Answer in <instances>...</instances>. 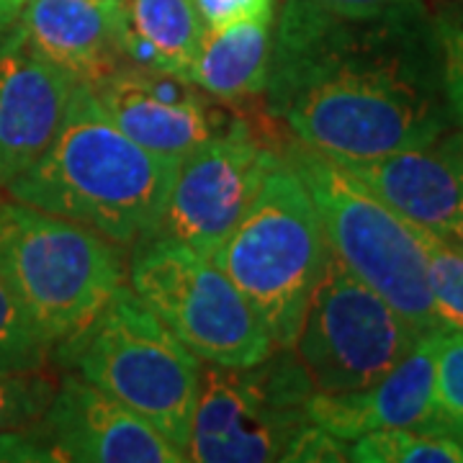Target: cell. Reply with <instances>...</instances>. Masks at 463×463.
Returning <instances> with one entry per match:
<instances>
[{"mask_svg": "<svg viewBox=\"0 0 463 463\" xmlns=\"http://www.w3.org/2000/svg\"><path fill=\"white\" fill-rule=\"evenodd\" d=\"M273 24L268 111L301 145L365 160L456 129L430 14L345 21L283 0Z\"/></svg>", "mask_w": 463, "mask_h": 463, "instance_id": "6da1fadb", "label": "cell"}, {"mask_svg": "<svg viewBox=\"0 0 463 463\" xmlns=\"http://www.w3.org/2000/svg\"><path fill=\"white\" fill-rule=\"evenodd\" d=\"M173 173V163L139 147L106 116L93 90L75 83L47 149L5 191L134 248L157 227Z\"/></svg>", "mask_w": 463, "mask_h": 463, "instance_id": "7a4b0ae2", "label": "cell"}, {"mask_svg": "<svg viewBox=\"0 0 463 463\" xmlns=\"http://www.w3.org/2000/svg\"><path fill=\"white\" fill-rule=\"evenodd\" d=\"M0 270L50 353L88 330L127 283L118 242L16 199L0 201Z\"/></svg>", "mask_w": 463, "mask_h": 463, "instance_id": "3957f363", "label": "cell"}, {"mask_svg": "<svg viewBox=\"0 0 463 463\" xmlns=\"http://www.w3.org/2000/svg\"><path fill=\"white\" fill-rule=\"evenodd\" d=\"M327 255L304 181L279 155L214 260L248 298L273 345L291 347Z\"/></svg>", "mask_w": 463, "mask_h": 463, "instance_id": "277c9868", "label": "cell"}, {"mask_svg": "<svg viewBox=\"0 0 463 463\" xmlns=\"http://www.w3.org/2000/svg\"><path fill=\"white\" fill-rule=\"evenodd\" d=\"M54 353L185 453L203 361L167 330L132 286L124 283L88 330Z\"/></svg>", "mask_w": 463, "mask_h": 463, "instance_id": "5b68a950", "label": "cell"}, {"mask_svg": "<svg viewBox=\"0 0 463 463\" xmlns=\"http://www.w3.org/2000/svg\"><path fill=\"white\" fill-rule=\"evenodd\" d=\"M281 157L307 185L325 240L347 270L386 298L420 335L443 330L432 307L425 250L412 222L365 191L332 157L297 139L283 145Z\"/></svg>", "mask_w": 463, "mask_h": 463, "instance_id": "8992f818", "label": "cell"}, {"mask_svg": "<svg viewBox=\"0 0 463 463\" xmlns=\"http://www.w3.org/2000/svg\"><path fill=\"white\" fill-rule=\"evenodd\" d=\"M129 286L203 364L252 365L273 340L212 255L167 237L134 245Z\"/></svg>", "mask_w": 463, "mask_h": 463, "instance_id": "52a82bcc", "label": "cell"}, {"mask_svg": "<svg viewBox=\"0 0 463 463\" xmlns=\"http://www.w3.org/2000/svg\"><path fill=\"white\" fill-rule=\"evenodd\" d=\"M312 381L291 347H273L252 365H203L185 461H283L309 425Z\"/></svg>", "mask_w": 463, "mask_h": 463, "instance_id": "ba28073f", "label": "cell"}, {"mask_svg": "<svg viewBox=\"0 0 463 463\" xmlns=\"http://www.w3.org/2000/svg\"><path fill=\"white\" fill-rule=\"evenodd\" d=\"M422 335L365 286L327 245L291 353L315 392H358L410 353Z\"/></svg>", "mask_w": 463, "mask_h": 463, "instance_id": "9c48e42d", "label": "cell"}, {"mask_svg": "<svg viewBox=\"0 0 463 463\" xmlns=\"http://www.w3.org/2000/svg\"><path fill=\"white\" fill-rule=\"evenodd\" d=\"M279 149L234 118L175 165L165 206L149 237H167L214 258L248 212Z\"/></svg>", "mask_w": 463, "mask_h": 463, "instance_id": "30bf717a", "label": "cell"}, {"mask_svg": "<svg viewBox=\"0 0 463 463\" xmlns=\"http://www.w3.org/2000/svg\"><path fill=\"white\" fill-rule=\"evenodd\" d=\"M50 463H183L185 453L145 417L67 373L42 417L24 425Z\"/></svg>", "mask_w": 463, "mask_h": 463, "instance_id": "8fae6325", "label": "cell"}, {"mask_svg": "<svg viewBox=\"0 0 463 463\" xmlns=\"http://www.w3.org/2000/svg\"><path fill=\"white\" fill-rule=\"evenodd\" d=\"M88 88L121 132L173 165L219 132L196 85L173 72L124 65Z\"/></svg>", "mask_w": 463, "mask_h": 463, "instance_id": "7c38bea8", "label": "cell"}, {"mask_svg": "<svg viewBox=\"0 0 463 463\" xmlns=\"http://www.w3.org/2000/svg\"><path fill=\"white\" fill-rule=\"evenodd\" d=\"M407 222L450 237L463 199V132L365 160H335Z\"/></svg>", "mask_w": 463, "mask_h": 463, "instance_id": "4fadbf2b", "label": "cell"}, {"mask_svg": "<svg viewBox=\"0 0 463 463\" xmlns=\"http://www.w3.org/2000/svg\"><path fill=\"white\" fill-rule=\"evenodd\" d=\"M75 80L33 54L16 26L0 39V191L47 149Z\"/></svg>", "mask_w": 463, "mask_h": 463, "instance_id": "5bb4252c", "label": "cell"}, {"mask_svg": "<svg viewBox=\"0 0 463 463\" xmlns=\"http://www.w3.org/2000/svg\"><path fill=\"white\" fill-rule=\"evenodd\" d=\"M440 332H425L386 376L365 389L345 394L315 392L307 402L309 422L347 443L376 430L430 432L432 379Z\"/></svg>", "mask_w": 463, "mask_h": 463, "instance_id": "9a60e30c", "label": "cell"}, {"mask_svg": "<svg viewBox=\"0 0 463 463\" xmlns=\"http://www.w3.org/2000/svg\"><path fill=\"white\" fill-rule=\"evenodd\" d=\"M124 29L127 5L118 0H26L18 16L26 47L85 85L127 65Z\"/></svg>", "mask_w": 463, "mask_h": 463, "instance_id": "2e32d148", "label": "cell"}, {"mask_svg": "<svg viewBox=\"0 0 463 463\" xmlns=\"http://www.w3.org/2000/svg\"><path fill=\"white\" fill-rule=\"evenodd\" d=\"M276 18H250L203 33L191 83L222 103H242L265 93Z\"/></svg>", "mask_w": 463, "mask_h": 463, "instance_id": "e0dca14e", "label": "cell"}, {"mask_svg": "<svg viewBox=\"0 0 463 463\" xmlns=\"http://www.w3.org/2000/svg\"><path fill=\"white\" fill-rule=\"evenodd\" d=\"M127 29L121 50L127 65L173 72L191 83L206 26L194 0H124Z\"/></svg>", "mask_w": 463, "mask_h": 463, "instance_id": "ac0fdd59", "label": "cell"}, {"mask_svg": "<svg viewBox=\"0 0 463 463\" xmlns=\"http://www.w3.org/2000/svg\"><path fill=\"white\" fill-rule=\"evenodd\" d=\"M358 463H463V443L425 430H376L350 440Z\"/></svg>", "mask_w": 463, "mask_h": 463, "instance_id": "d6986e66", "label": "cell"}, {"mask_svg": "<svg viewBox=\"0 0 463 463\" xmlns=\"http://www.w3.org/2000/svg\"><path fill=\"white\" fill-rule=\"evenodd\" d=\"M428 260V286L438 325L448 332H463V248L443 234L412 224Z\"/></svg>", "mask_w": 463, "mask_h": 463, "instance_id": "ffe728a7", "label": "cell"}, {"mask_svg": "<svg viewBox=\"0 0 463 463\" xmlns=\"http://www.w3.org/2000/svg\"><path fill=\"white\" fill-rule=\"evenodd\" d=\"M430 432L463 443V332H440L432 379Z\"/></svg>", "mask_w": 463, "mask_h": 463, "instance_id": "44dd1931", "label": "cell"}, {"mask_svg": "<svg viewBox=\"0 0 463 463\" xmlns=\"http://www.w3.org/2000/svg\"><path fill=\"white\" fill-rule=\"evenodd\" d=\"M50 347L33 330L11 283L0 270V371H42Z\"/></svg>", "mask_w": 463, "mask_h": 463, "instance_id": "7402d4cb", "label": "cell"}, {"mask_svg": "<svg viewBox=\"0 0 463 463\" xmlns=\"http://www.w3.org/2000/svg\"><path fill=\"white\" fill-rule=\"evenodd\" d=\"M57 383L42 371H0V432L18 430L47 410Z\"/></svg>", "mask_w": 463, "mask_h": 463, "instance_id": "603a6c76", "label": "cell"}, {"mask_svg": "<svg viewBox=\"0 0 463 463\" xmlns=\"http://www.w3.org/2000/svg\"><path fill=\"white\" fill-rule=\"evenodd\" d=\"M435 33L443 60V85L448 106L456 121V129L463 132V26L450 18L435 16Z\"/></svg>", "mask_w": 463, "mask_h": 463, "instance_id": "cb8c5ba5", "label": "cell"}, {"mask_svg": "<svg viewBox=\"0 0 463 463\" xmlns=\"http://www.w3.org/2000/svg\"><path fill=\"white\" fill-rule=\"evenodd\" d=\"M322 11L345 21H376V18L425 16V0H312Z\"/></svg>", "mask_w": 463, "mask_h": 463, "instance_id": "d4e9b609", "label": "cell"}, {"mask_svg": "<svg viewBox=\"0 0 463 463\" xmlns=\"http://www.w3.org/2000/svg\"><path fill=\"white\" fill-rule=\"evenodd\" d=\"M206 32H216L250 18H276L279 0H194Z\"/></svg>", "mask_w": 463, "mask_h": 463, "instance_id": "484cf974", "label": "cell"}, {"mask_svg": "<svg viewBox=\"0 0 463 463\" xmlns=\"http://www.w3.org/2000/svg\"><path fill=\"white\" fill-rule=\"evenodd\" d=\"M24 0H0V39L16 26Z\"/></svg>", "mask_w": 463, "mask_h": 463, "instance_id": "4316f807", "label": "cell"}, {"mask_svg": "<svg viewBox=\"0 0 463 463\" xmlns=\"http://www.w3.org/2000/svg\"><path fill=\"white\" fill-rule=\"evenodd\" d=\"M440 16L450 18V21H456V24H461L463 26V0H453Z\"/></svg>", "mask_w": 463, "mask_h": 463, "instance_id": "83f0119b", "label": "cell"}, {"mask_svg": "<svg viewBox=\"0 0 463 463\" xmlns=\"http://www.w3.org/2000/svg\"><path fill=\"white\" fill-rule=\"evenodd\" d=\"M450 240H456V242L463 248V199H461V206H458V216H456V224H453V234H450Z\"/></svg>", "mask_w": 463, "mask_h": 463, "instance_id": "f1b7e54d", "label": "cell"}, {"mask_svg": "<svg viewBox=\"0 0 463 463\" xmlns=\"http://www.w3.org/2000/svg\"><path fill=\"white\" fill-rule=\"evenodd\" d=\"M118 3H124V0H118Z\"/></svg>", "mask_w": 463, "mask_h": 463, "instance_id": "f546056e", "label": "cell"}, {"mask_svg": "<svg viewBox=\"0 0 463 463\" xmlns=\"http://www.w3.org/2000/svg\"><path fill=\"white\" fill-rule=\"evenodd\" d=\"M24 3H26V0H24Z\"/></svg>", "mask_w": 463, "mask_h": 463, "instance_id": "4dcf8cb0", "label": "cell"}]
</instances>
